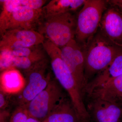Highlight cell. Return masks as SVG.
I'll list each match as a JSON object with an SVG mask.
<instances>
[{
    "label": "cell",
    "instance_id": "6da1fadb",
    "mask_svg": "<svg viewBox=\"0 0 122 122\" xmlns=\"http://www.w3.org/2000/svg\"><path fill=\"white\" fill-rule=\"evenodd\" d=\"M43 47L49 57L51 68L56 79L67 92L79 117L82 122H91L84 101V97L77 82L62 60L61 50L49 41Z\"/></svg>",
    "mask_w": 122,
    "mask_h": 122
},
{
    "label": "cell",
    "instance_id": "7a4b0ae2",
    "mask_svg": "<svg viewBox=\"0 0 122 122\" xmlns=\"http://www.w3.org/2000/svg\"><path fill=\"white\" fill-rule=\"evenodd\" d=\"M83 50L87 85L97 74L106 68L122 51V48L113 44L99 30Z\"/></svg>",
    "mask_w": 122,
    "mask_h": 122
},
{
    "label": "cell",
    "instance_id": "3957f363",
    "mask_svg": "<svg viewBox=\"0 0 122 122\" xmlns=\"http://www.w3.org/2000/svg\"><path fill=\"white\" fill-rule=\"evenodd\" d=\"M107 1L86 0L76 17L75 39L82 49L86 47L97 32Z\"/></svg>",
    "mask_w": 122,
    "mask_h": 122
},
{
    "label": "cell",
    "instance_id": "277c9868",
    "mask_svg": "<svg viewBox=\"0 0 122 122\" xmlns=\"http://www.w3.org/2000/svg\"><path fill=\"white\" fill-rule=\"evenodd\" d=\"M76 17L68 12L43 19L37 31L61 49L75 39Z\"/></svg>",
    "mask_w": 122,
    "mask_h": 122
},
{
    "label": "cell",
    "instance_id": "5b68a950",
    "mask_svg": "<svg viewBox=\"0 0 122 122\" xmlns=\"http://www.w3.org/2000/svg\"><path fill=\"white\" fill-rule=\"evenodd\" d=\"M23 72L26 84L22 91L17 94L16 102L18 106L25 107L45 89L53 78L47 58Z\"/></svg>",
    "mask_w": 122,
    "mask_h": 122
},
{
    "label": "cell",
    "instance_id": "8992f818",
    "mask_svg": "<svg viewBox=\"0 0 122 122\" xmlns=\"http://www.w3.org/2000/svg\"><path fill=\"white\" fill-rule=\"evenodd\" d=\"M64 90L56 78H53L45 89L25 107L30 117L44 122L66 95Z\"/></svg>",
    "mask_w": 122,
    "mask_h": 122
},
{
    "label": "cell",
    "instance_id": "52a82bcc",
    "mask_svg": "<svg viewBox=\"0 0 122 122\" xmlns=\"http://www.w3.org/2000/svg\"><path fill=\"white\" fill-rule=\"evenodd\" d=\"M60 49L62 58L74 77L84 97L87 83L85 79L83 49L74 39Z\"/></svg>",
    "mask_w": 122,
    "mask_h": 122
},
{
    "label": "cell",
    "instance_id": "ba28073f",
    "mask_svg": "<svg viewBox=\"0 0 122 122\" xmlns=\"http://www.w3.org/2000/svg\"><path fill=\"white\" fill-rule=\"evenodd\" d=\"M45 40L44 36L36 30H8L0 36V51L39 45Z\"/></svg>",
    "mask_w": 122,
    "mask_h": 122
},
{
    "label": "cell",
    "instance_id": "9c48e42d",
    "mask_svg": "<svg viewBox=\"0 0 122 122\" xmlns=\"http://www.w3.org/2000/svg\"><path fill=\"white\" fill-rule=\"evenodd\" d=\"M87 111L91 122H121L122 104L86 97Z\"/></svg>",
    "mask_w": 122,
    "mask_h": 122
},
{
    "label": "cell",
    "instance_id": "30bf717a",
    "mask_svg": "<svg viewBox=\"0 0 122 122\" xmlns=\"http://www.w3.org/2000/svg\"><path fill=\"white\" fill-rule=\"evenodd\" d=\"M99 31L110 41L122 48V13L112 5L106 9L100 21Z\"/></svg>",
    "mask_w": 122,
    "mask_h": 122
},
{
    "label": "cell",
    "instance_id": "8fae6325",
    "mask_svg": "<svg viewBox=\"0 0 122 122\" xmlns=\"http://www.w3.org/2000/svg\"><path fill=\"white\" fill-rule=\"evenodd\" d=\"M43 19L42 8L35 10L25 6H19L14 11L7 30L20 29L37 31Z\"/></svg>",
    "mask_w": 122,
    "mask_h": 122
},
{
    "label": "cell",
    "instance_id": "7c38bea8",
    "mask_svg": "<svg viewBox=\"0 0 122 122\" xmlns=\"http://www.w3.org/2000/svg\"><path fill=\"white\" fill-rule=\"evenodd\" d=\"M122 74V51L106 68L99 73L88 83L85 90V96Z\"/></svg>",
    "mask_w": 122,
    "mask_h": 122
},
{
    "label": "cell",
    "instance_id": "4fadbf2b",
    "mask_svg": "<svg viewBox=\"0 0 122 122\" xmlns=\"http://www.w3.org/2000/svg\"><path fill=\"white\" fill-rule=\"evenodd\" d=\"M0 91L9 95L18 94L25 86L26 81L19 70L9 68L1 72Z\"/></svg>",
    "mask_w": 122,
    "mask_h": 122
},
{
    "label": "cell",
    "instance_id": "5bb4252c",
    "mask_svg": "<svg viewBox=\"0 0 122 122\" xmlns=\"http://www.w3.org/2000/svg\"><path fill=\"white\" fill-rule=\"evenodd\" d=\"M86 96L122 104V74Z\"/></svg>",
    "mask_w": 122,
    "mask_h": 122
},
{
    "label": "cell",
    "instance_id": "9a60e30c",
    "mask_svg": "<svg viewBox=\"0 0 122 122\" xmlns=\"http://www.w3.org/2000/svg\"><path fill=\"white\" fill-rule=\"evenodd\" d=\"M42 122H82L68 95L61 99L48 117Z\"/></svg>",
    "mask_w": 122,
    "mask_h": 122
},
{
    "label": "cell",
    "instance_id": "2e32d148",
    "mask_svg": "<svg viewBox=\"0 0 122 122\" xmlns=\"http://www.w3.org/2000/svg\"><path fill=\"white\" fill-rule=\"evenodd\" d=\"M86 0H52L42 8L43 19L76 11Z\"/></svg>",
    "mask_w": 122,
    "mask_h": 122
},
{
    "label": "cell",
    "instance_id": "e0dca14e",
    "mask_svg": "<svg viewBox=\"0 0 122 122\" xmlns=\"http://www.w3.org/2000/svg\"><path fill=\"white\" fill-rule=\"evenodd\" d=\"M46 55L42 44L36 51L29 56L14 57L10 54V59L9 62V68H15L22 70L23 72L28 69L39 61L47 58Z\"/></svg>",
    "mask_w": 122,
    "mask_h": 122
},
{
    "label": "cell",
    "instance_id": "ac0fdd59",
    "mask_svg": "<svg viewBox=\"0 0 122 122\" xmlns=\"http://www.w3.org/2000/svg\"><path fill=\"white\" fill-rule=\"evenodd\" d=\"M1 11L0 14V35L6 32L7 26L15 9L21 6L20 0H0Z\"/></svg>",
    "mask_w": 122,
    "mask_h": 122
},
{
    "label": "cell",
    "instance_id": "d6986e66",
    "mask_svg": "<svg viewBox=\"0 0 122 122\" xmlns=\"http://www.w3.org/2000/svg\"><path fill=\"white\" fill-rule=\"evenodd\" d=\"M29 117L25 107L18 106L11 116L10 122H26Z\"/></svg>",
    "mask_w": 122,
    "mask_h": 122
},
{
    "label": "cell",
    "instance_id": "ffe728a7",
    "mask_svg": "<svg viewBox=\"0 0 122 122\" xmlns=\"http://www.w3.org/2000/svg\"><path fill=\"white\" fill-rule=\"evenodd\" d=\"M41 45L29 47L16 48L7 50L9 54L14 57H24L29 56L36 51Z\"/></svg>",
    "mask_w": 122,
    "mask_h": 122
},
{
    "label": "cell",
    "instance_id": "44dd1931",
    "mask_svg": "<svg viewBox=\"0 0 122 122\" xmlns=\"http://www.w3.org/2000/svg\"><path fill=\"white\" fill-rule=\"evenodd\" d=\"M46 1L45 0H20L21 6L35 10L42 8L45 6Z\"/></svg>",
    "mask_w": 122,
    "mask_h": 122
},
{
    "label": "cell",
    "instance_id": "7402d4cb",
    "mask_svg": "<svg viewBox=\"0 0 122 122\" xmlns=\"http://www.w3.org/2000/svg\"><path fill=\"white\" fill-rule=\"evenodd\" d=\"M11 95L7 94L3 92L0 93V111L7 108L8 106L10 96Z\"/></svg>",
    "mask_w": 122,
    "mask_h": 122
},
{
    "label": "cell",
    "instance_id": "603a6c76",
    "mask_svg": "<svg viewBox=\"0 0 122 122\" xmlns=\"http://www.w3.org/2000/svg\"><path fill=\"white\" fill-rule=\"evenodd\" d=\"M109 3L112 5H119L122 6V0H107Z\"/></svg>",
    "mask_w": 122,
    "mask_h": 122
},
{
    "label": "cell",
    "instance_id": "cb8c5ba5",
    "mask_svg": "<svg viewBox=\"0 0 122 122\" xmlns=\"http://www.w3.org/2000/svg\"><path fill=\"white\" fill-rule=\"evenodd\" d=\"M26 122H41L34 118L30 117Z\"/></svg>",
    "mask_w": 122,
    "mask_h": 122
},
{
    "label": "cell",
    "instance_id": "d4e9b609",
    "mask_svg": "<svg viewBox=\"0 0 122 122\" xmlns=\"http://www.w3.org/2000/svg\"><path fill=\"white\" fill-rule=\"evenodd\" d=\"M115 5V6H116L117 7L119 10L120 11V12H122V5Z\"/></svg>",
    "mask_w": 122,
    "mask_h": 122
},
{
    "label": "cell",
    "instance_id": "484cf974",
    "mask_svg": "<svg viewBox=\"0 0 122 122\" xmlns=\"http://www.w3.org/2000/svg\"><path fill=\"white\" fill-rule=\"evenodd\" d=\"M0 122H5L4 121H2V120H0Z\"/></svg>",
    "mask_w": 122,
    "mask_h": 122
}]
</instances>
